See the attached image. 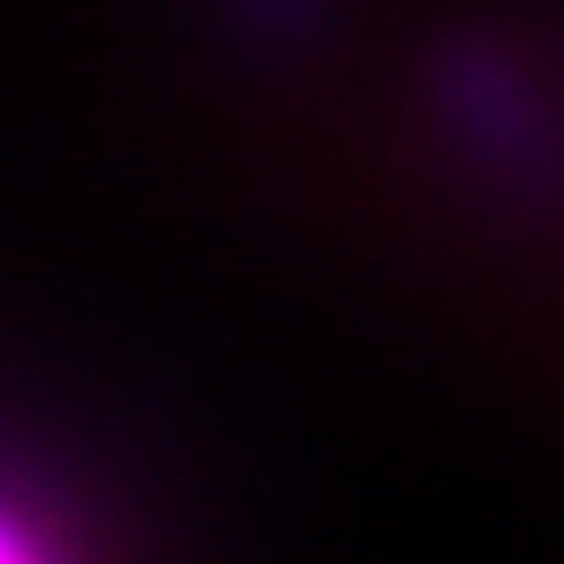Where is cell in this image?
<instances>
[{
	"instance_id": "6da1fadb",
	"label": "cell",
	"mask_w": 564,
	"mask_h": 564,
	"mask_svg": "<svg viewBox=\"0 0 564 564\" xmlns=\"http://www.w3.org/2000/svg\"><path fill=\"white\" fill-rule=\"evenodd\" d=\"M8 550H15V557H23V550H31V542H23V534H15V527H8V519H0V557H8Z\"/></svg>"
}]
</instances>
